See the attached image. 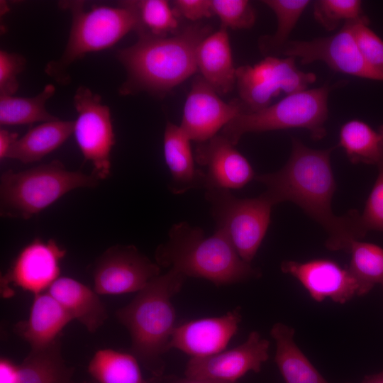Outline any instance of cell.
I'll return each mask as SVG.
<instances>
[{
  "mask_svg": "<svg viewBox=\"0 0 383 383\" xmlns=\"http://www.w3.org/2000/svg\"><path fill=\"white\" fill-rule=\"evenodd\" d=\"M270 343L257 331H252L238 346L219 353L200 357H190L184 375L237 382L248 372L258 373L269 358Z\"/></svg>",
  "mask_w": 383,
  "mask_h": 383,
  "instance_id": "9a60e30c",
  "label": "cell"
},
{
  "mask_svg": "<svg viewBox=\"0 0 383 383\" xmlns=\"http://www.w3.org/2000/svg\"><path fill=\"white\" fill-rule=\"evenodd\" d=\"M280 267L282 272L295 277L317 302L330 298L334 302L345 304L358 296V282L348 267H343L333 260H286Z\"/></svg>",
  "mask_w": 383,
  "mask_h": 383,
  "instance_id": "2e32d148",
  "label": "cell"
},
{
  "mask_svg": "<svg viewBox=\"0 0 383 383\" xmlns=\"http://www.w3.org/2000/svg\"><path fill=\"white\" fill-rule=\"evenodd\" d=\"M345 82L306 89L262 110L243 112L225 126L221 134L235 146L245 133L290 128L306 129L313 140H321L326 135L329 94Z\"/></svg>",
  "mask_w": 383,
  "mask_h": 383,
  "instance_id": "52a82bcc",
  "label": "cell"
},
{
  "mask_svg": "<svg viewBox=\"0 0 383 383\" xmlns=\"http://www.w3.org/2000/svg\"><path fill=\"white\" fill-rule=\"evenodd\" d=\"M316 79L315 74L299 70L293 57L266 56L256 64L238 67L235 87L244 112H254L271 105L280 93L287 96L305 90Z\"/></svg>",
  "mask_w": 383,
  "mask_h": 383,
  "instance_id": "9c48e42d",
  "label": "cell"
},
{
  "mask_svg": "<svg viewBox=\"0 0 383 383\" xmlns=\"http://www.w3.org/2000/svg\"><path fill=\"white\" fill-rule=\"evenodd\" d=\"M160 274V267L133 245L109 248L93 268L94 289L98 294L138 292Z\"/></svg>",
  "mask_w": 383,
  "mask_h": 383,
  "instance_id": "8fae6325",
  "label": "cell"
},
{
  "mask_svg": "<svg viewBox=\"0 0 383 383\" xmlns=\"http://www.w3.org/2000/svg\"><path fill=\"white\" fill-rule=\"evenodd\" d=\"M172 5L178 16L194 22L213 16L211 0H174Z\"/></svg>",
  "mask_w": 383,
  "mask_h": 383,
  "instance_id": "8d00e7d4",
  "label": "cell"
},
{
  "mask_svg": "<svg viewBox=\"0 0 383 383\" xmlns=\"http://www.w3.org/2000/svg\"><path fill=\"white\" fill-rule=\"evenodd\" d=\"M99 181L91 174L67 170L59 160L20 172L8 170L0 177V214L29 219L70 191L94 187Z\"/></svg>",
  "mask_w": 383,
  "mask_h": 383,
  "instance_id": "8992f818",
  "label": "cell"
},
{
  "mask_svg": "<svg viewBox=\"0 0 383 383\" xmlns=\"http://www.w3.org/2000/svg\"><path fill=\"white\" fill-rule=\"evenodd\" d=\"M77 113L74 135L84 159L92 165L91 174L106 179L111 174V152L115 137L108 106L99 94L80 86L74 96Z\"/></svg>",
  "mask_w": 383,
  "mask_h": 383,
  "instance_id": "30bf717a",
  "label": "cell"
},
{
  "mask_svg": "<svg viewBox=\"0 0 383 383\" xmlns=\"http://www.w3.org/2000/svg\"><path fill=\"white\" fill-rule=\"evenodd\" d=\"M378 132L382 135L383 138V125L378 128Z\"/></svg>",
  "mask_w": 383,
  "mask_h": 383,
  "instance_id": "60d3db41",
  "label": "cell"
},
{
  "mask_svg": "<svg viewBox=\"0 0 383 383\" xmlns=\"http://www.w3.org/2000/svg\"><path fill=\"white\" fill-rule=\"evenodd\" d=\"M360 383H383V370L377 374L365 376Z\"/></svg>",
  "mask_w": 383,
  "mask_h": 383,
  "instance_id": "ab89813d",
  "label": "cell"
},
{
  "mask_svg": "<svg viewBox=\"0 0 383 383\" xmlns=\"http://www.w3.org/2000/svg\"><path fill=\"white\" fill-rule=\"evenodd\" d=\"M159 383H238L232 382L219 381L208 378L200 377H177L174 376L162 375L157 377Z\"/></svg>",
  "mask_w": 383,
  "mask_h": 383,
  "instance_id": "74e56055",
  "label": "cell"
},
{
  "mask_svg": "<svg viewBox=\"0 0 383 383\" xmlns=\"http://www.w3.org/2000/svg\"><path fill=\"white\" fill-rule=\"evenodd\" d=\"M365 16L359 0H318L313 4L315 20L328 31L341 23L355 21Z\"/></svg>",
  "mask_w": 383,
  "mask_h": 383,
  "instance_id": "1f68e13d",
  "label": "cell"
},
{
  "mask_svg": "<svg viewBox=\"0 0 383 383\" xmlns=\"http://www.w3.org/2000/svg\"><path fill=\"white\" fill-rule=\"evenodd\" d=\"M59 6L70 11L72 23L65 50L57 60L49 62L45 72L57 83L65 84L70 80L67 73L74 61L86 54L113 46L131 31H137L139 21L128 1L118 6H93L84 9L82 1H62Z\"/></svg>",
  "mask_w": 383,
  "mask_h": 383,
  "instance_id": "5b68a950",
  "label": "cell"
},
{
  "mask_svg": "<svg viewBox=\"0 0 383 383\" xmlns=\"http://www.w3.org/2000/svg\"><path fill=\"white\" fill-rule=\"evenodd\" d=\"M135 9L139 28L137 35L148 34L164 37L179 31V16L172 6L165 0L128 1Z\"/></svg>",
  "mask_w": 383,
  "mask_h": 383,
  "instance_id": "4dcf8cb0",
  "label": "cell"
},
{
  "mask_svg": "<svg viewBox=\"0 0 383 383\" xmlns=\"http://www.w3.org/2000/svg\"><path fill=\"white\" fill-rule=\"evenodd\" d=\"M377 166V179L359 216L360 226L365 235L371 231L383 232V160Z\"/></svg>",
  "mask_w": 383,
  "mask_h": 383,
  "instance_id": "e575fe53",
  "label": "cell"
},
{
  "mask_svg": "<svg viewBox=\"0 0 383 383\" xmlns=\"http://www.w3.org/2000/svg\"><path fill=\"white\" fill-rule=\"evenodd\" d=\"M277 18V29L271 35L261 36L258 40L260 52L266 56H277L296 26L301 14L310 4L308 0H265Z\"/></svg>",
  "mask_w": 383,
  "mask_h": 383,
  "instance_id": "f1b7e54d",
  "label": "cell"
},
{
  "mask_svg": "<svg viewBox=\"0 0 383 383\" xmlns=\"http://www.w3.org/2000/svg\"><path fill=\"white\" fill-rule=\"evenodd\" d=\"M194 158L204 168L205 190L241 189L256 176L249 161L221 134L199 143Z\"/></svg>",
  "mask_w": 383,
  "mask_h": 383,
  "instance_id": "e0dca14e",
  "label": "cell"
},
{
  "mask_svg": "<svg viewBox=\"0 0 383 383\" xmlns=\"http://www.w3.org/2000/svg\"><path fill=\"white\" fill-rule=\"evenodd\" d=\"M65 255L66 250L55 240L35 238L21 250L1 277L2 296H11L13 287L33 295L47 291L60 277V262Z\"/></svg>",
  "mask_w": 383,
  "mask_h": 383,
  "instance_id": "4fadbf2b",
  "label": "cell"
},
{
  "mask_svg": "<svg viewBox=\"0 0 383 383\" xmlns=\"http://www.w3.org/2000/svg\"><path fill=\"white\" fill-rule=\"evenodd\" d=\"M347 252L350 254L348 266L359 284L358 296H364L374 286L383 288V248L372 243L353 240Z\"/></svg>",
  "mask_w": 383,
  "mask_h": 383,
  "instance_id": "f546056e",
  "label": "cell"
},
{
  "mask_svg": "<svg viewBox=\"0 0 383 383\" xmlns=\"http://www.w3.org/2000/svg\"><path fill=\"white\" fill-rule=\"evenodd\" d=\"M26 66V59L17 53L0 51V95H14L19 87L18 75Z\"/></svg>",
  "mask_w": 383,
  "mask_h": 383,
  "instance_id": "d590c367",
  "label": "cell"
},
{
  "mask_svg": "<svg viewBox=\"0 0 383 383\" xmlns=\"http://www.w3.org/2000/svg\"><path fill=\"white\" fill-rule=\"evenodd\" d=\"M47 292L73 320H77L91 333H95L108 318L106 306L94 289L72 277H59Z\"/></svg>",
  "mask_w": 383,
  "mask_h": 383,
  "instance_id": "7402d4cb",
  "label": "cell"
},
{
  "mask_svg": "<svg viewBox=\"0 0 383 383\" xmlns=\"http://www.w3.org/2000/svg\"><path fill=\"white\" fill-rule=\"evenodd\" d=\"M160 267L173 268L187 277L201 278L217 287L258 278L261 272L242 260L223 231L216 228L206 236L198 226L186 221L174 224L167 240L155 250Z\"/></svg>",
  "mask_w": 383,
  "mask_h": 383,
  "instance_id": "277c9868",
  "label": "cell"
},
{
  "mask_svg": "<svg viewBox=\"0 0 383 383\" xmlns=\"http://www.w3.org/2000/svg\"><path fill=\"white\" fill-rule=\"evenodd\" d=\"M196 62L200 76L218 94H226L235 87L237 68L233 65L227 28L221 26L199 43Z\"/></svg>",
  "mask_w": 383,
  "mask_h": 383,
  "instance_id": "44dd1931",
  "label": "cell"
},
{
  "mask_svg": "<svg viewBox=\"0 0 383 383\" xmlns=\"http://www.w3.org/2000/svg\"><path fill=\"white\" fill-rule=\"evenodd\" d=\"M187 277L170 268L152 279L116 316L130 333L131 353L152 377L164 374V355L170 350L176 328L172 299L180 292Z\"/></svg>",
  "mask_w": 383,
  "mask_h": 383,
  "instance_id": "3957f363",
  "label": "cell"
},
{
  "mask_svg": "<svg viewBox=\"0 0 383 383\" xmlns=\"http://www.w3.org/2000/svg\"><path fill=\"white\" fill-rule=\"evenodd\" d=\"M338 146L353 164L377 165L383 160L382 135L358 119L348 121L341 126Z\"/></svg>",
  "mask_w": 383,
  "mask_h": 383,
  "instance_id": "4316f807",
  "label": "cell"
},
{
  "mask_svg": "<svg viewBox=\"0 0 383 383\" xmlns=\"http://www.w3.org/2000/svg\"><path fill=\"white\" fill-rule=\"evenodd\" d=\"M190 141L180 126L167 123L163 137L164 155L171 174L168 188L174 194L206 188L205 173L195 165Z\"/></svg>",
  "mask_w": 383,
  "mask_h": 383,
  "instance_id": "ffe728a7",
  "label": "cell"
},
{
  "mask_svg": "<svg viewBox=\"0 0 383 383\" xmlns=\"http://www.w3.org/2000/svg\"><path fill=\"white\" fill-rule=\"evenodd\" d=\"M52 84L33 97L0 95V124L13 126L48 122L58 119L45 109L46 101L55 94Z\"/></svg>",
  "mask_w": 383,
  "mask_h": 383,
  "instance_id": "83f0119b",
  "label": "cell"
},
{
  "mask_svg": "<svg viewBox=\"0 0 383 383\" xmlns=\"http://www.w3.org/2000/svg\"><path fill=\"white\" fill-rule=\"evenodd\" d=\"M239 99L223 101L202 77H196L187 96L181 124L191 140L204 143L238 115L244 112Z\"/></svg>",
  "mask_w": 383,
  "mask_h": 383,
  "instance_id": "5bb4252c",
  "label": "cell"
},
{
  "mask_svg": "<svg viewBox=\"0 0 383 383\" xmlns=\"http://www.w3.org/2000/svg\"><path fill=\"white\" fill-rule=\"evenodd\" d=\"M367 16L352 21V32L366 63L383 77V40L370 28Z\"/></svg>",
  "mask_w": 383,
  "mask_h": 383,
  "instance_id": "836d02e7",
  "label": "cell"
},
{
  "mask_svg": "<svg viewBox=\"0 0 383 383\" xmlns=\"http://www.w3.org/2000/svg\"><path fill=\"white\" fill-rule=\"evenodd\" d=\"M74 121H55L41 123L18 138L6 157L23 163L38 162L60 147L74 132Z\"/></svg>",
  "mask_w": 383,
  "mask_h": 383,
  "instance_id": "cb8c5ba5",
  "label": "cell"
},
{
  "mask_svg": "<svg viewBox=\"0 0 383 383\" xmlns=\"http://www.w3.org/2000/svg\"><path fill=\"white\" fill-rule=\"evenodd\" d=\"M270 335L276 344L274 361L285 383H329L296 344L293 328L276 323Z\"/></svg>",
  "mask_w": 383,
  "mask_h": 383,
  "instance_id": "603a6c76",
  "label": "cell"
},
{
  "mask_svg": "<svg viewBox=\"0 0 383 383\" xmlns=\"http://www.w3.org/2000/svg\"><path fill=\"white\" fill-rule=\"evenodd\" d=\"M204 197L216 228L226 233L242 260L251 264L270 223L272 200L265 192L238 198L224 189H206Z\"/></svg>",
  "mask_w": 383,
  "mask_h": 383,
  "instance_id": "ba28073f",
  "label": "cell"
},
{
  "mask_svg": "<svg viewBox=\"0 0 383 383\" xmlns=\"http://www.w3.org/2000/svg\"><path fill=\"white\" fill-rule=\"evenodd\" d=\"M335 147L312 149L292 138L289 158L279 170L256 174L255 180L267 187L265 192L273 204L290 201L298 205L327 232L326 246L330 250H345L353 240L365 235L356 209L338 216L332 211L331 201L336 189L331 153Z\"/></svg>",
  "mask_w": 383,
  "mask_h": 383,
  "instance_id": "6da1fadb",
  "label": "cell"
},
{
  "mask_svg": "<svg viewBox=\"0 0 383 383\" xmlns=\"http://www.w3.org/2000/svg\"><path fill=\"white\" fill-rule=\"evenodd\" d=\"M242 320L241 308L226 314L186 322L174 328L170 348L177 349L191 357H206L226 348L236 334Z\"/></svg>",
  "mask_w": 383,
  "mask_h": 383,
  "instance_id": "ac0fdd59",
  "label": "cell"
},
{
  "mask_svg": "<svg viewBox=\"0 0 383 383\" xmlns=\"http://www.w3.org/2000/svg\"><path fill=\"white\" fill-rule=\"evenodd\" d=\"M351 22L344 23L340 30L331 36L311 40H289L279 55L299 57L303 65L322 61L338 72L383 81V77L365 61L353 36Z\"/></svg>",
  "mask_w": 383,
  "mask_h": 383,
  "instance_id": "7c38bea8",
  "label": "cell"
},
{
  "mask_svg": "<svg viewBox=\"0 0 383 383\" xmlns=\"http://www.w3.org/2000/svg\"><path fill=\"white\" fill-rule=\"evenodd\" d=\"M81 383H95V382H89L84 381V382H82Z\"/></svg>",
  "mask_w": 383,
  "mask_h": 383,
  "instance_id": "b9f144b4",
  "label": "cell"
},
{
  "mask_svg": "<svg viewBox=\"0 0 383 383\" xmlns=\"http://www.w3.org/2000/svg\"><path fill=\"white\" fill-rule=\"evenodd\" d=\"M72 318L47 291L33 295L27 319L14 325L13 331L26 341L31 350L43 348L60 338Z\"/></svg>",
  "mask_w": 383,
  "mask_h": 383,
  "instance_id": "d6986e66",
  "label": "cell"
},
{
  "mask_svg": "<svg viewBox=\"0 0 383 383\" xmlns=\"http://www.w3.org/2000/svg\"><path fill=\"white\" fill-rule=\"evenodd\" d=\"M211 30L209 25L193 22L168 36L138 35L135 44L116 52L127 73L119 94L146 92L164 97L198 72L196 50Z\"/></svg>",
  "mask_w": 383,
  "mask_h": 383,
  "instance_id": "7a4b0ae2",
  "label": "cell"
},
{
  "mask_svg": "<svg viewBox=\"0 0 383 383\" xmlns=\"http://www.w3.org/2000/svg\"><path fill=\"white\" fill-rule=\"evenodd\" d=\"M213 16L221 21V27L233 30L249 29L256 21V13L247 0H211Z\"/></svg>",
  "mask_w": 383,
  "mask_h": 383,
  "instance_id": "d6a6232c",
  "label": "cell"
},
{
  "mask_svg": "<svg viewBox=\"0 0 383 383\" xmlns=\"http://www.w3.org/2000/svg\"><path fill=\"white\" fill-rule=\"evenodd\" d=\"M74 369L61 353V338L48 347L30 350L17 366L15 383H81L73 380Z\"/></svg>",
  "mask_w": 383,
  "mask_h": 383,
  "instance_id": "d4e9b609",
  "label": "cell"
},
{
  "mask_svg": "<svg viewBox=\"0 0 383 383\" xmlns=\"http://www.w3.org/2000/svg\"><path fill=\"white\" fill-rule=\"evenodd\" d=\"M87 371L95 383H159L157 377H143L138 360L131 353L113 349L97 350Z\"/></svg>",
  "mask_w": 383,
  "mask_h": 383,
  "instance_id": "484cf974",
  "label": "cell"
},
{
  "mask_svg": "<svg viewBox=\"0 0 383 383\" xmlns=\"http://www.w3.org/2000/svg\"><path fill=\"white\" fill-rule=\"evenodd\" d=\"M18 135L16 133L10 132L6 129L0 130V159L1 160L6 157L7 154L18 138Z\"/></svg>",
  "mask_w": 383,
  "mask_h": 383,
  "instance_id": "f35d334b",
  "label": "cell"
}]
</instances>
